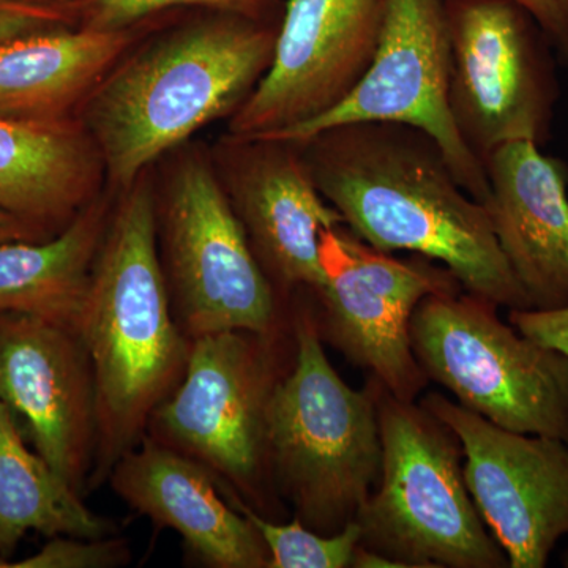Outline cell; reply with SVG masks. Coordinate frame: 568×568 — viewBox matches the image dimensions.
Wrapping results in <instances>:
<instances>
[{"label":"cell","instance_id":"8992f818","mask_svg":"<svg viewBox=\"0 0 568 568\" xmlns=\"http://www.w3.org/2000/svg\"><path fill=\"white\" fill-rule=\"evenodd\" d=\"M497 305L437 293L410 320L413 353L428 379L508 432L568 443V357L504 324Z\"/></svg>","mask_w":568,"mask_h":568},{"label":"cell","instance_id":"f546056e","mask_svg":"<svg viewBox=\"0 0 568 568\" xmlns=\"http://www.w3.org/2000/svg\"><path fill=\"white\" fill-rule=\"evenodd\" d=\"M564 566L568 567V551L567 555L564 556Z\"/></svg>","mask_w":568,"mask_h":568},{"label":"cell","instance_id":"83f0119b","mask_svg":"<svg viewBox=\"0 0 568 568\" xmlns=\"http://www.w3.org/2000/svg\"><path fill=\"white\" fill-rule=\"evenodd\" d=\"M50 231L18 219L0 209V244L13 241H40L50 237Z\"/></svg>","mask_w":568,"mask_h":568},{"label":"cell","instance_id":"603a6c76","mask_svg":"<svg viewBox=\"0 0 568 568\" xmlns=\"http://www.w3.org/2000/svg\"><path fill=\"white\" fill-rule=\"evenodd\" d=\"M271 0H77L74 17L84 28L130 31L133 24L159 11L178 7H204L220 13L261 20Z\"/></svg>","mask_w":568,"mask_h":568},{"label":"cell","instance_id":"52a82bcc","mask_svg":"<svg viewBox=\"0 0 568 568\" xmlns=\"http://www.w3.org/2000/svg\"><path fill=\"white\" fill-rule=\"evenodd\" d=\"M278 335V334H276ZM276 335L222 332L192 339L178 388L156 407L148 433L205 467L226 497L257 511L267 503V409L276 381Z\"/></svg>","mask_w":568,"mask_h":568},{"label":"cell","instance_id":"277c9868","mask_svg":"<svg viewBox=\"0 0 568 568\" xmlns=\"http://www.w3.org/2000/svg\"><path fill=\"white\" fill-rule=\"evenodd\" d=\"M293 335V368L276 381L268 402V467L295 518L334 536L354 521L379 480V384L347 386L328 362L308 308L295 313Z\"/></svg>","mask_w":568,"mask_h":568},{"label":"cell","instance_id":"4fadbf2b","mask_svg":"<svg viewBox=\"0 0 568 568\" xmlns=\"http://www.w3.org/2000/svg\"><path fill=\"white\" fill-rule=\"evenodd\" d=\"M386 0H287L271 65L231 115L234 140L293 129L354 91L375 55Z\"/></svg>","mask_w":568,"mask_h":568},{"label":"cell","instance_id":"ba28073f","mask_svg":"<svg viewBox=\"0 0 568 568\" xmlns=\"http://www.w3.org/2000/svg\"><path fill=\"white\" fill-rule=\"evenodd\" d=\"M163 271L175 321L186 338L252 332L278 334V297L230 194L201 156L179 164L163 211Z\"/></svg>","mask_w":568,"mask_h":568},{"label":"cell","instance_id":"cb8c5ba5","mask_svg":"<svg viewBox=\"0 0 568 568\" xmlns=\"http://www.w3.org/2000/svg\"><path fill=\"white\" fill-rule=\"evenodd\" d=\"M130 558L125 538L58 536L36 555L17 562H0V568H112L125 566Z\"/></svg>","mask_w":568,"mask_h":568},{"label":"cell","instance_id":"9c48e42d","mask_svg":"<svg viewBox=\"0 0 568 568\" xmlns=\"http://www.w3.org/2000/svg\"><path fill=\"white\" fill-rule=\"evenodd\" d=\"M450 40L448 103L480 162L499 145L551 138L558 58L540 26L511 0H444Z\"/></svg>","mask_w":568,"mask_h":568},{"label":"cell","instance_id":"ac0fdd59","mask_svg":"<svg viewBox=\"0 0 568 568\" xmlns=\"http://www.w3.org/2000/svg\"><path fill=\"white\" fill-rule=\"evenodd\" d=\"M103 170L84 126L70 119L31 121L0 114V209L51 231L65 226Z\"/></svg>","mask_w":568,"mask_h":568},{"label":"cell","instance_id":"5b68a950","mask_svg":"<svg viewBox=\"0 0 568 568\" xmlns=\"http://www.w3.org/2000/svg\"><path fill=\"white\" fill-rule=\"evenodd\" d=\"M377 420L383 467L379 488L355 517L361 547L406 568L508 567L467 489L457 435L381 386Z\"/></svg>","mask_w":568,"mask_h":568},{"label":"cell","instance_id":"ffe728a7","mask_svg":"<svg viewBox=\"0 0 568 568\" xmlns=\"http://www.w3.org/2000/svg\"><path fill=\"white\" fill-rule=\"evenodd\" d=\"M111 212L103 201H91L58 234L0 244V313L77 331Z\"/></svg>","mask_w":568,"mask_h":568},{"label":"cell","instance_id":"7a4b0ae2","mask_svg":"<svg viewBox=\"0 0 568 568\" xmlns=\"http://www.w3.org/2000/svg\"><path fill=\"white\" fill-rule=\"evenodd\" d=\"M74 334L97 388V450L88 491L148 433L185 376L192 339L175 321L160 257L156 201L148 182L123 190L112 209Z\"/></svg>","mask_w":568,"mask_h":568},{"label":"cell","instance_id":"8fae6325","mask_svg":"<svg viewBox=\"0 0 568 568\" xmlns=\"http://www.w3.org/2000/svg\"><path fill=\"white\" fill-rule=\"evenodd\" d=\"M450 40L444 0H386L373 61L354 91L331 111L263 140L302 142L332 126L392 122L433 138L458 182L487 201V173L459 134L448 103Z\"/></svg>","mask_w":568,"mask_h":568},{"label":"cell","instance_id":"d6986e66","mask_svg":"<svg viewBox=\"0 0 568 568\" xmlns=\"http://www.w3.org/2000/svg\"><path fill=\"white\" fill-rule=\"evenodd\" d=\"M130 31L52 26L0 43V114L31 121L69 119L121 61Z\"/></svg>","mask_w":568,"mask_h":568},{"label":"cell","instance_id":"5bb4252c","mask_svg":"<svg viewBox=\"0 0 568 568\" xmlns=\"http://www.w3.org/2000/svg\"><path fill=\"white\" fill-rule=\"evenodd\" d=\"M0 403L24 418L33 446L80 495L97 450V388L80 336L41 317L0 313Z\"/></svg>","mask_w":568,"mask_h":568},{"label":"cell","instance_id":"f1b7e54d","mask_svg":"<svg viewBox=\"0 0 568 568\" xmlns=\"http://www.w3.org/2000/svg\"><path fill=\"white\" fill-rule=\"evenodd\" d=\"M21 2L32 3V6L51 7V9L65 10L74 14V3H77V0H21Z\"/></svg>","mask_w":568,"mask_h":568},{"label":"cell","instance_id":"6da1fadb","mask_svg":"<svg viewBox=\"0 0 568 568\" xmlns=\"http://www.w3.org/2000/svg\"><path fill=\"white\" fill-rule=\"evenodd\" d=\"M297 145L317 190L365 244L444 264L466 293L497 306L532 308L487 209L463 189L429 134L403 123L355 122Z\"/></svg>","mask_w":568,"mask_h":568},{"label":"cell","instance_id":"30bf717a","mask_svg":"<svg viewBox=\"0 0 568 568\" xmlns=\"http://www.w3.org/2000/svg\"><path fill=\"white\" fill-rule=\"evenodd\" d=\"M320 261L323 342L368 368L388 394L414 402L428 377L410 346V320L428 295L463 290L457 278L426 257L395 260L345 224L321 233Z\"/></svg>","mask_w":568,"mask_h":568},{"label":"cell","instance_id":"e0dca14e","mask_svg":"<svg viewBox=\"0 0 568 568\" xmlns=\"http://www.w3.org/2000/svg\"><path fill=\"white\" fill-rule=\"evenodd\" d=\"M484 205L500 250L536 310L568 305V166L530 141L484 159Z\"/></svg>","mask_w":568,"mask_h":568},{"label":"cell","instance_id":"44dd1931","mask_svg":"<svg viewBox=\"0 0 568 568\" xmlns=\"http://www.w3.org/2000/svg\"><path fill=\"white\" fill-rule=\"evenodd\" d=\"M29 532L102 538L118 528L93 514L39 452L29 450L13 410L0 403V562Z\"/></svg>","mask_w":568,"mask_h":568},{"label":"cell","instance_id":"7c38bea8","mask_svg":"<svg viewBox=\"0 0 568 568\" xmlns=\"http://www.w3.org/2000/svg\"><path fill=\"white\" fill-rule=\"evenodd\" d=\"M420 406L462 443L467 489L508 568L547 567L568 536L567 440L508 432L439 394Z\"/></svg>","mask_w":568,"mask_h":568},{"label":"cell","instance_id":"9a60e30c","mask_svg":"<svg viewBox=\"0 0 568 568\" xmlns=\"http://www.w3.org/2000/svg\"><path fill=\"white\" fill-rule=\"evenodd\" d=\"M235 141L241 160L227 194L254 256L276 291L320 294L321 233L342 226V215L317 190L297 144L263 138Z\"/></svg>","mask_w":568,"mask_h":568},{"label":"cell","instance_id":"484cf974","mask_svg":"<svg viewBox=\"0 0 568 568\" xmlns=\"http://www.w3.org/2000/svg\"><path fill=\"white\" fill-rule=\"evenodd\" d=\"M73 21L77 18L70 11L32 6L21 0H0V43L52 26L73 24Z\"/></svg>","mask_w":568,"mask_h":568},{"label":"cell","instance_id":"2e32d148","mask_svg":"<svg viewBox=\"0 0 568 568\" xmlns=\"http://www.w3.org/2000/svg\"><path fill=\"white\" fill-rule=\"evenodd\" d=\"M112 491L141 517L182 537L190 559L209 568H267L268 551L200 463L151 436L112 467Z\"/></svg>","mask_w":568,"mask_h":568},{"label":"cell","instance_id":"4316f807","mask_svg":"<svg viewBox=\"0 0 568 568\" xmlns=\"http://www.w3.org/2000/svg\"><path fill=\"white\" fill-rule=\"evenodd\" d=\"M528 11L547 37L560 65L568 69V0H511Z\"/></svg>","mask_w":568,"mask_h":568},{"label":"cell","instance_id":"3957f363","mask_svg":"<svg viewBox=\"0 0 568 568\" xmlns=\"http://www.w3.org/2000/svg\"><path fill=\"white\" fill-rule=\"evenodd\" d=\"M275 39L263 20L223 13L115 63L85 99L82 125L112 185L130 189L163 153L233 115L263 80Z\"/></svg>","mask_w":568,"mask_h":568},{"label":"cell","instance_id":"d4e9b609","mask_svg":"<svg viewBox=\"0 0 568 568\" xmlns=\"http://www.w3.org/2000/svg\"><path fill=\"white\" fill-rule=\"evenodd\" d=\"M508 321L519 334L568 357V305L555 310H510Z\"/></svg>","mask_w":568,"mask_h":568},{"label":"cell","instance_id":"7402d4cb","mask_svg":"<svg viewBox=\"0 0 568 568\" xmlns=\"http://www.w3.org/2000/svg\"><path fill=\"white\" fill-rule=\"evenodd\" d=\"M226 499L263 537L268 551L267 568H346L353 564L362 534L355 519L334 536H324L306 528L297 518L280 525L257 514L239 497Z\"/></svg>","mask_w":568,"mask_h":568}]
</instances>
